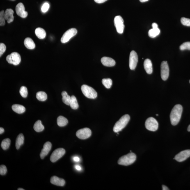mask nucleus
<instances>
[{
	"mask_svg": "<svg viewBox=\"0 0 190 190\" xmlns=\"http://www.w3.org/2000/svg\"><path fill=\"white\" fill-rule=\"evenodd\" d=\"M183 111V107L180 104L174 106L170 114V122L172 125L175 126L180 120Z\"/></svg>",
	"mask_w": 190,
	"mask_h": 190,
	"instance_id": "f257e3e1",
	"label": "nucleus"
},
{
	"mask_svg": "<svg viewBox=\"0 0 190 190\" xmlns=\"http://www.w3.org/2000/svg\"><path fill=\"white\" fill-rule=\"evenodd\" d=\"M136 156L134 153H130L120 157L118 163L119 164L122 166H128L132 164L136 161Z\"/></svg>",
	"mask_w": 190,
	"mask_h": 190,
	"instance_id": "f03ea898",
	"label": "nucleus"
},
{
	"mask_svg": "<svg viewBox=\"0 0 190 190\" xmlns=\"http://www.w3.org/2000/svg\"><path fill=\"white\" fill-rule=\"evenodd\" d=\"M130 120V117L128 115H125L122 116L118 121L115 124L113 130L115 133H118L122 131L128 123Z\"/></svg>",
	"mask_w": 190,
	"mask_h": 190,
	"instance_id": "7ed1b4c3",
	"label": "nucleus"
},
{
	"mask_svg": "<svg viewBox=\"0 0 190 190\" xmlns=\"http://www.w3.org/2000/svg\"><path fill=\"white\" fill-rule=\"evenodd\" d=\"M81 90L83 95L88 98L95 99L97 97V93L92 87L83 85L81 87Z\"/></svg>",
	"mask_w": 190,
	"mask_h": 190,
	"instance_id": "20e7f679",
	"label": "nucleus"
},
{
	"mask_svg": "<svg viewBox=\"0 0 190 190\" xmlns=\"http://www.w3.org/2000/svg\"><path fill=\"white\" fill-rule=\"evenodd\" d=\"M145 127L148 130L152 131L157 130L159 124L155 119L150 117L147 119L145 122Z\"/></svg>",
	"mask_w": 190,
	"mask_h": 190,
	"instance_id": "39448f33",
	"label": "nucleus"
},
{
	"mask_svg": "<svg viewBox=\"0 0 190 190\" xmlns=\"http://www.w3.org/2000/svg\"><path fill=\"white\" fill-rule=\"evenodd\" d=\"M6 60L9 63L14 65H17L19 64L21 61V56L17 52L12 53L7 56Z\"/></svg>",
	"mask_w": 190,
	"mask_h": 190,
	"instance_id": "423d86ee",
	"label": "nucleus"
},
{
	"mask_svg": "<svg viewBox=\"0 0 190 190\" xmlns=\"http://www.w3.org/2000/svg\"><path fill=\"white\" fill-rule=\"evenodd\" d=\"M77 30L75 28H73L67 31L64 33L61 39L62 43H65L69 41L73 37L77 34Z\"/></svg>",
	"mask_w": 190,
	"mask_h": 190,
	"instance_id": "0eeeda50",
	"label": "nucleus"
},
{
	"mask_svg": "<svg viewBox=\"0 0 190 190\" xmlns=\"http://www.w3.org/2000/svg\"><path fill=\"white\" fill-rule=\"evenodd\" d=\"M114 22L117 33L122 34L123 33L125 27L123 19L120 16H117L115 18Z\"/></svg>",
	"mask_w": 190,
	"mask_h": 190,
	"instance_id": "6e6552de",
	"label": "nucleus"
},
{
	"mask_svg": "<svg viewBox=\"0 0 190 190\" xmlns=\"http://www.w3.org/2000/svg\"><path fill=\"white\" fill-rule=\"evenodd\" d=\"M65 152V150L63 148L56 149L51 154L50 157L51 161L53 163L56 162L64 155Z\"/></svg>",
	"mask_w": 190,
	"mask_h": 190,
	"instance_id": "1a4fd4ad",
	"label": "nucleus"
},
{
	"mask_svg": "<svg viewBox=\"0 0 190 190\" xmlns=\"http://www.w3.org/2000/svg\"><path fill=\"white\" fill-rule=\"evenodd\" d=\"M91 131L88 128H84L80 129L76 132V136L81 139H88L91 136Z\"/></svg>",
	"mask_w": 190,
	"mask_h": 190,
	"instance_id": "9d476101",
	"label": "nucleus"
},
{
	"mask_svg": "<svg viewBox=\"0 0 190 190\" xmlns=\"http://www.w3.org/2000/svg\"><path fill=\"white\" fill-rule=\"evenodd\" d=\"M161 74L162 79L166 81L169 76V70L167 62L163 61L162 63L161 66Z\"/></svg>",
	"mask_w": 190,
	"mask_h": 190,
	"instance_id": "9b49d317",
	"label": "nucleus"
},
{
	"mask_svg": "<svg viewBox=\"0 0 190 190\" xmlns=\"http://www.w3.org/2000/svg\"><path fill=\"white\" fill-rule=\"evenodd\" d=\"M138 62L137 54L135 51H131L129 57V65L131 70H134L136 68Z\"/></svg>",
	"mask_w": 190,
	"mask_h": 190,
	"instance_id": "f8f14e48",
	"label": "nucleus"
},
{
	"mask_svg": "<svg viewBox=\"0 0 190 190\" xmlns=\"http://www.w3.org/2000/svg\"><path fill=\"white\" fill-rule=\"evenodd\" d=\"M190 157V150L182 151L175 156L174 159L179 162H182Z\"/></svg>",
	"mask_w": 190,
	"mask_h": 190,
	"instance_id": "ddd939ff",
	"label": "nucleus"
},
{
	"mask_svg": "<svg viewBox=\"0 0 190 190\" xmlns=\"http://www.w3.org/2000/svg\"><path fill=\"white\" fill-rule=\"evenodd\" d=\"M16 11L17 15L23 18H25L27 17L28 12L25 11V7L22 3H19L16 5Z\"/></svg>",
	"mask_w": 190,
	"mask_h": 190,
	"instance_id": "4468645a",
	"label": "nucleus"
},
{
	"mask_svg": "<svg viewBox=\"0 0 190 190\" xmlns=\"http://www.w3.org/2000/svg\"><path fill=\"white\" fill-rule=\"evenodd\" d=\"M52 144L49 142H47L44 144L43 145V148L41 152L40 156L41 159H43L48 154L51 149Z\"/></svg>",
	"mask_w": 190,
	"mask_h": 190,
	"instance_id": "2eb2a0df",
	"label": "nucleus"
},
{
	"mask_svg": "<svg viewBox=\"0 0 190 190\" xmlns=\"http://www.w3.org/2000/svg\"><path fill=\"white\" fill-rule=\"evenodd\" d=\"M101 61L102 64L106 67H113L115 65V60L112 58L107 57L102 58H101Z\"/></svg>",
	"mask_w": 190,
	"mask_h": 190,
	"instance_id": "dca6fc26",
	"label": "nucleus"
},
{
	"mask_svg": "<svg viewBox=\"0 0 190 190\" xmlns=\"http://www.w3.org/2000/svg\"><path fill=\"white\" fill-rule=\"evenodd\" d=\"M51 184L59 186H63L65 184V181L64 179L56 176L51 177Z\"/></svg>",
	"mask_w": 190,
	"mask_h": 190,
	"instance_id": "f3484780",
	"label": "nucleus"
},
{
	"mask_svg": "<svg viewBox=\"0 0 190 190\" xmlns=\"http://www.w3.org/2000/svg\"><path fill=\"white\" fill-rule=\"evenodd\" d=\"M14 11L12 9H7L4 13V17L5 20L8 23H11L14 21Z\"/></svg>",
	"mask_w": 190,
	"mask_h": 190,
	"instance_id": "a211bd4d",
	"label": "nucleus"
},
{
	"mask_svg": "<svg viewBox=\"0 0 190 190\" xmlns=\"http://www.w3.org/2000/svg\"><path fill=\"white\" fill-rule=\"evenodd\" d=\"M144 67L145 71L147 73L150 74L153 72L152 65L151 61L150 59L145 60L144 63Z\"/></svg>",
	"mask_w": 190,
	"mask_h": 190,
	"instance_id": "6ab92c4d",
	"label": "nucleus"
},
{
	"mask_svg": "<svg viewBox=\"0 0 190 190\" xmlns=\"http://www.w3.org/2000/svg\"><path fill=\"white\" fill-rule=\"evenodd\" d=\"M25 46L27 48L29 49H33L35 48V44L31 38H26L24 41Z\"/></svg>",
	"mask_w": 190,
	"mask_h": 190,
	"instance_id": "aec40b11",
	"label": "nucleus"
},
{
	"mask_svg": "<svg viewBox=\"0 0 190 190\" xmlns=\"http://www.w3.org/2000/svg\"><path fill=\"white\" fill-rule=\"evenodd\" d=\"M12 108L14 112L19 114H22L26 111L25 107L20 105L14 104L12 106Z\"/></svg>",
	"mask_w": 190,
	"mask_h": 190,
	"instance_id": "412c9836",
	"label": "nucleus"
},
{
	"mask_svg": "<svg viewBox=\"0 0 190 190\" xmlns=\"http://www.w3.org/2000/svg\"><path fill=\"white\" fill-rule=\"evenodd\" d=\"M24 140V136L23 134H21L18 136L16 142V147L17 149H19L20 147L23 144Z\"/></svg>",
	"mask_w": 190,
	"mask_h": 190,
	"instance_id": "4be33fe9",
	"label": "nucleus"
},
{
	"mask_svg": "<svg viewBox=\"0 0 190 190\" xmlns=\"http://www.w3.org/2000/svg\"><path fill=\"white\" fill-rule=\"evenodd\" d=\"M35 33L36 36L39 38L44 39L45 38L46 35V31L42 28H38L35 31Z\"/></svg>",
	"mask_w": 190,
	"mask_h": 190,
	"instance_id": "5701e85b",
	"label": "nucleus"
},
{
	"mask_svg": "<svg viewBox=\"0 0 190 190\" xmlns=\"http://www.w3.org/2000/svg\"><path fill=\"white\" fill-rule=\"evenodd\" d=\"M57 124L60 127H63L66 126L68 123L67 119L63 116H60L57 118Z\"/></svg>",
	"mask_w": 190,
	"mask_h": 190,
	"instance_id": "b1692460",
	"label": "nucleus"
},
{
	"mask_svg": "<svg viewBox=\"0 0 190 190\" xmlns=\"http://www.w3.org/2000/svg\"><path fill=\"white\" fill-rule=\"evenodd\" d=\"M33 129L37 132H42L44 129V126L42 125L41 121L40 120L37 121L33 126Z\"/></svg>",
	"mask_w": 190,
	"mask_h": 190,
	"instance_id": "393cba45",
	"label": "nucleus"
},
{
	"mask_svg": "<svg viewBox=\"0 0 190 190\" xmlns=\"http://www.w3.org/2000/svg\"><path fill=\"white\" fill-rule=\"evenodd\" d=\"M61 95L63 98L62 100L65 104L67 105H70V102L71 97L68 95L66 92L64 91L62 92Z\"/></svg>",
	"mask_w": 190,
	"mask_h": 190,
	"instance_id": "a878e982",
	"label": "nucleus"
},
{
	"mask_svg": "<svg viewBox=\"0 0 190 190\" xmlns=\"http://www.w3.org/2000/svg\"><path fill=\"white\" fill-rule=\"evenodd\" d=\"M160 33V31L159 28H152L149 31V36L151 38H154L159 35Z\"/></svg>",
	"mask_w": 190,
	"mask_h": 190,
	"instance_id": "bb28decb",
	"label": "nucleus"
},
{
	"mask_svg": "<svg viewBox=\"0 0 190 190\" xmlns=\"http://www.w3.org/2000/svg\"><path fill=\"white\" fill-rule=\"evenodd\" d=\"M71 108L73 110L77 109L79 107L77 99L74 95H72L71 97V99L70 102V105Z\"/></svg>",
	"mask_w": 190,
	"mask_h": 190,
	"instance_id": "cd10ccee",
	"label": "nucleus"
},
{
	"mask_svg": "<svg viewBox=\"0 0 190 190\" xmlns=\"http://www.w3.org/2000/svg\"><path fill=\"white\" fill-rule=\"evenodd\" d=\"M36 97L38 100L43 102L47 100V96L45 92L40 91L36 93Z\"/></svg>",
	"mask_w": 190,
	"mask_h": 190,
	"instance_id": "c85d7f7f",
	"label": "nucleus"
},
{
	"mask_svg": "<svg viewBox=\"0 0 190 190\" xmlns=\"http://www.w3.org/2000/svg\"><path fill=\"white\" fill-rule=\"evenodd\" d=\"M11 141L8 138L4 139L1 143V147L4 150H6L9 147L10 145Z\"/></svg>",
	"mask_w": 190,
	"mask_h": 190,
	"instance_id": "c756f323",
	"label": "nucleus"
},
{
	"mask_svg": "<svg viewBox=\"0 0 190 190\" xmlns=\"http://www.w3.org/2000/svg\"><path fill=\"white\" fill-rule=\"evenodd\" d=\"M102 82L106 88L109 89L111 88L112 85V80L110 78L108 79H103L102 80Z\"/></svg>",
	"mask_w": 190,
	"mask_h": 190,
	"instance_id": "7c9ffc66",
	"label": "nucleus"
},
{
	"mask_svg": "<svg viewBox=\"0 0 190 190\" xmlns=\"http://www.w3.org/2000/svg\"><path fill=\"white\" fill-rule=\"evenodd\" d=\"M19 93L23 97H26L28 95V90L27 88L25 86H22L21 87L20 90H19Z\"/></svg>",
	"mask_w": 190,
	"mask_h": 190,
	"instance_id": "2f4dec72",
	"label": "nucleus"
},
{
	"mask_svg": "<svg viewBox=\"0 0 190 190\" xmlns=\"http://www.w3.org/2000/svg\"><path fill=\"white\" fill-rule=\"evenodd\" d=\"M181 51H184L186 50H190V42H187L184 43L180 47Z\"/></svg>",
	"mask_w": 190,
	"mask_h": 190,
	"instance_id": "473e14b6",
	"label": "nucleus"
},
{
	"mask_svg": "<svg viewBox=\"0 0 190 190\" xmlns=\"http://www.w3.org/2000/svg\"><path fill=\"white\" fill-rule=\"evenodd\" d=\"M4 11L2 10L0 12V26H4L5 25V19L4 17Z\"/></svg>",
	"mask_w": 190,
	"mask_h": 190,
	"instance_id": "72a5a7b5",
	"label": "nucleus"
},
{
	"mask_svg": "<svg viewBox=\"0 0 190 190\" xmlns=\"http://www.w3.org/2000/svg\"><path fill=\"white\" fill-rule=\"evenodd\" d=\"M181 22L182 25L184 26H190V19L185 17H182L181 19Z\"/></svg>",
	"mask_w": 190,
	"mask_h": 190,
	"instance_id": "f704fd0d",
	"label": "nucleus"
},
{
	"mask_svg": "<svg viewBox=\"0 0 190 190\" xmlns=\"http://www.w3.org/2000/svg\"><path fill=\"white\" fill-rule=\"evenodd\" d=\"M7 171L6 167L5 165H2L0 166V174L1 175L6 174Z\"/></svg>",
	"mask_w": 190,
	"mask_h": 190,
	"instance_id": "c9c22d12",
	"label": "nucleus"
},
{
	"mask_svg": "<svg viewBox=\"0 0 190 190\" xmlns=\"http://www.w3.org/2000/svg\"><path fill=\"white\" fill-rule=\"evenodd\" d=\"M49 6L50 5L49 3H44L43 5H42L41 8L42 12H43V13H45V12H47L49 9Z\"/></svg>",
	"mask_w": 190,
	"mask_h": 190,
	"instance_id": "e433bc0d",
	"label": "nucleus"
},
{
	"mask_svg": "<svg viewBox=\"0 0 190 190\" xmlns=\"http://www.w3.org/2000/svg\"><path fill=\"white\" fill-rule=\"evenodd\" d=\"M6 49V46L4 44H0V56H1Z\"/></svg>",
	"mask_w": 190,
	"mask_h": 190,
	"instance_id": "4c0bfd02",
	"label": "nucleus"
},
{
	"mask_svg": "<svg viewBox=\"0 0 190 190\" xmlns=\"http://www.w3.org/2000/svg\"><path fill=\"white\" fill-rule=\"evenodd\" d=\"M96 3L98 4H101L104 3L107 0H94Z\"/></svg>",
	"mask_w": 190,
	"mask_h": 190,
	"instance_id": "58836bf2",
	"label": "nucleus"
},
{
	"mask_svg": "<svg viewBox=\"0 0 190 190\" xmlns=\"http://www.w3.org/2000/svg\"><path fill=\"white\" fill-rule=\"evenodd\" d=\"M152 28H158V25L155 23H153L152 25Z\"/></svg>",
	"mask_w": 190,
	"mask_h": 190,
	"instance_id": "ea45409f",
	"label": "nucleus"
},
{
	"mask_svg": "<svg viewBox=\"0 0 190 190\" xmlns=\"http://www.w3.org/2000/svg\"><path fill=\"white\" fill-rule=\"evenodd\" d=\"M163 190H169V189L166 186L163 185L162 186Z\"/></svg>",
	"mask_w": 190,
	"mask_h": 190,
	"instance_id": "a19ab883",
	"label": "nucleus"
},
{
	"mask_svg": "<svg viewBox=\"0 0 190 190\" xmlns=\"http://www.w3.org/2000/svg\"><path fill=\"white\" fill-rule=\"evenodd\" d=\"M4 132V130L3 128L1 127L0 128V134H2Z\"/></svg>",
	"mask_w": 190,
	"mask_h": 190,
	"instance_id": "79ce46f5",
	"label": "nucleus"
},
{
	"mask_svg": "<svg viewBox=\"0 0 190 190\" xmlns=\"http://www.w3.org/2000/svg\"><path fill=\"white\" fill-rule=\"evenodd\" d=\"M74 161L75 162H79L80 161V159L79 157H75L74 158Z\"/></svg>",
	"mask_w": 190,
	"mask_h": 190,
	"instance_id": "37998d69",
	"label": "nucleus"
},
{
	"mask_svg": "<svg viewBox=\"0 0 190 190\" xmlns=\"http://www.w3.org/2000/svg\"><path fill=\"white\" fill-rule=\"evenodd\" d=\"M75 168L78 170H81V167L79 166H76Z\"/></svg>",
	"mask_w": 190,
	"mask_h": 190,
	"instance_id": "c03bdc74",
	"label": "nucleus"
},
{
	"mask_svg": "<svg viewBox=\"0 0 190 190\" xmlns=\"http://www.w3.org/2000/svg\"><path fill=\"white\" fill-rule=\"evenodd\" d=\"M148 1L149 0H139V1L142 3Z\"/></svg>",
	"mask_w": 190,
	"mask_h": 190,
	"instance_id": "a18cd8bd",
	"label": "nucleus"
},
{
	"mask_svg": "<svg viewBox=\"0 0 190 190\" xmlns=\"http://www.w3.org/2000/svg\"><path fill=\"white\" fill-rule=\"evenodd\" d=\"M187 130L188 131H189V132H190V124L188 127Z\"/></svg>",
	"mask_w": 190,
	"mask_h": 190,
	"instance_id": "49530a36",
	"label": "nucleus"
},
{
	"mask_svg": "<svg viewBox=\"0 0 190 190\" xmlns=\"http://www.w3.org/2000/svg\"><path fill=\"white\" fill-rule=\"evenodd\" d=\"M18 190H24V189H22V188H19V189H18Z\"/></svg>",
	"mask_w": 190,
	"mask_h": 190,
	"instance_id": "de8ad7c7",
	"label": "nucleus"
},
{
	"mask_svg": "<svg viewBox=\"0 0 190 190\" xmlns=\"http://www.w3.org/2000/svg\"><path fill=\"white\" fill-rule=\"evenodd\" d=\"M156 116H158V115H159L156 114Z\"/></svg>",
	"mask_w": 190,
	"mask_h": 190,
	"instance_id": "09e8293b",
	"label": "nucleus"
},
{
	"mask_svg": "<svg viewBox=\"0 0 190 190\" xmlns=\"http://www.w3.org/2000/svg\"><path fill=\"white\" fill-rule=\"evenodd\" d=\"M11 1H15V0H11Z\"/></svg>",
	"mask_w": 190,
	"mask_h": 190,
	"instance_id": "8fccbe9b",
	"label": "nucleus"
},
{
	"mask_svg": "<svg viewBox=\"0 0 190 190\" xmlns=\"http://www.w3.org/2000/svg\"><path fill=\"white\" fill-rule=\"evenodd\" d=\"M189 83H190V81H189Z\"/></svg>",
	"mask_w": 190,
	"mask_h": 190,
	"instance_id": "3c124183",
	"label": "nucleus"
}]
</instances>
